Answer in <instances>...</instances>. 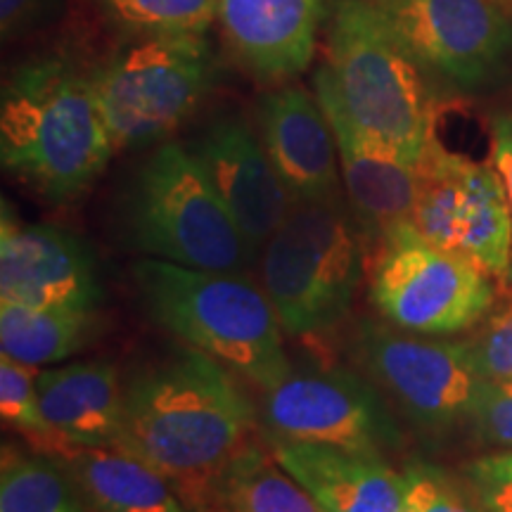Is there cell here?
Returning <instances> with one entry per match:
<instances>
[{
  "label": "cell",
  "instance_id": "cell-7",
  "mask_svg": "<svg viewBox=\"0 0 512 512\" xmlns=\"http://www.w3.org/2000/svg\"><path fill=\"white\" fill-rule=\"evenodd\" d=\"M370 302L396 330L451 337L482 323L496 290L475 261L425 240L406 221L377 240Z\"/></svg>",
  "mask_w": 512,
  "mask_h": 512
},
{
  "label": "cell",
  "instance_id": "cell-1",
  "mask_svg": "<svg viewBox=\"0 0 512 512\" xmlns=\"http://www.w3.org/2000/svg\"><path fill=\"white\" fill-rule=\"evenodd\" d=\"M256 415L238 375L183 347L124 384L121 451L155 467L181 501L202 508L211 479L245 441Z\"/></svg>",
  "mask_w": 512,
  "mask_h": 512
},
{
  "label": "cell",
  "instance_id": "cell-2",
  "mask_svg": "<svg viewBox=\"0 0 512 512\" xmlns=\"http://www.w3.org/2000/svg\"><path fill=\"white\" fill-rule=\"evenodd\" d=\"M114 152L91 76L62 60H38L5 81L0 159L38 195L74 200L91 188Z\"/></svg>",
  "mask_w": 512,
  "mask_h": 512
},
{
  "label": "cell",
  "instance_id": "cell-20",
  "mask_svg": "<svg viewBox=\"0 0 512 512\" xmlns=\"http://www.w3.org/2000/svg\"><path fill=\"white\" fill-rule=\"evenodd\" d=\"M200 512H323V508L275 460L271 446L249 439L211 479Z\"/></svg>",
  "mask_w": 512,
  "mask_h": 512
},
{
  "label": "cell",
  "instance_id": "cell-14",
  "mask_svg": "<svg viewBox=\"0 0 512 512\" xmlns=\"http://www.w3.org/2000/svg\"><path fill=\"white\" fill-rule=\"evenodd\" d=\"M197 157L252 254H261L292 207V195L275 171L264 143L249 131L245 121L219 119L204 131Z\"/></svg>",
  "mask_w": 512,
  "mask_h": 512
},
{
  "label": "cell",
  "instance_id": "cell-15",
  "mask_svg": "<svg viewBox=\"0 0 512 512\" xmlns=\"http://www.w3.org/2000/svg\"><path fill=\"white\" fill-rule=\"evenodd\" d=\"M261 143L292 202L339 192V155L332 126L316 95L283 86L259 105Z\"/></svg>",
  "mask_w": 512,
  "mask_h": 512
},
{
  "label": "cell",
  "instance_id": "cell-13",
  "mask_svg": "<svg viewBox=\"0 0 512 512\" xmlns=\"http://www.w3.org/2000/svg\"><path fill=\"white\" fill-rule=\"evenodd\" d=\"M316 98L335 133L339 171L347 188L349 207L361 223L368 245H377L387 230L411 221L418 164L408 162L392 147L368 136L349 117L325 67L316 74Z\"/></svg>",
  "mask_w": 512,
  "mask_h": 512
},
{
  "label": "cell",
  "instance_id": "cell-9",
  "mask_svg": "<svg viewBox=\"0 0 512 512\" xmlns=\"http://www.w3.org/2000/svg\"><path fill=\"white\" fill-rule=\"evenodd\" d=\"M356 354L370 380L425 437L465 422L484 382L467 342L411 335L389 323L363 320Z\"/></svg>",
  "mask_w": 512,
  "mask_h": 512
},
{
  "label": "cell",
  "instance_id": "cell-31",
  "mask_svg": "<svg viewBox=\"0 0 512 512\" xmlns=\"http://www.w3.org/2000/svg\"><path fill=\"white\" fill-rule=\"evenodd\" d=\"M491 159L503 178L512 207V110L496 114L491 121ZM508 280L512 283V266Z\"/></svg>",
  "mask_w": 512,
  "mask_h": 512
},
{
  "label": "cell",
  "instance_id": "cell-18",
  "mask_svg": "<svg viewBox=\"0 0 512 512\" xmlns=\"http://www.w3.org/2000/svg\"><path fill=\"white\" fill-rule=\"evenodd\" d=\"M38 401L67 448H117L124 425V384L110 361H74L38 370Z\"/></svg>",
  "mask_w": 512,
  "mask_h": 512
},
{
  "label": "cell",
  "instance_id": "cell-26",
  "mask_svg": "<svg viewBox=\"0 0 512 512\" xmlns=\"http://www.w3.org/2000/svg\"><path fill=\"white\" fill-rule=\"evenodd\" d=\"M408 486V512H491L472 486L448 475L444 467L413 460L403 467Z\"/></svg>",
  "mask_w": 512,
  "mask_h": 512
},
{
  "label": "cell",
  "instance_id": "cell-8",
  "mask_svg": "<svg viewBox=\"0 0 512 512\" xmlns=\"http://www.w3.org/2000/svg\"><path fill=\"white\" fill-rule=\"evenodd\" d=\"M114 150L155 143L195 112L211 83L202 34H157L91 76Z\"/></svg>",
  "mask_w": 512,
  "mask_h": 512
},
{
  "label": "cell",
  "instance_id": "cell-5",
  "mask_svg": "<svg viewBox=\"0 0 512 512\" xmlns=\"http://www.w3.org/2000/svg\"><path fill=\"white\" fill-rule=\"evenodd\" d=\"M366 247L361 223L339 192L292 202L259 254L261 287L287 335H320L347 318Z\"/></svg>",
  "mask_w": 512,
  "mask_h": 512
},
{
  "label": "cell",
  "instance_id": "cell-16",
  "mask_svg": "<svg viewBox=\"0 0 512 512\" xmlns=\"http://www.w3.org/2000/svg\"><path fill=\"white\" fill-rule=\"evenodd\" d=\"M266 444L323 512H408L406 477L387 458L299 441Z\"/></svg>",
  "mask_w": 512,
  "mask_h": 512
},
{
  "label": "cell",
  "instance_id": "cell-12",
  "mask_svg": "<svg viewBox=\"0 0 512 512\" xmlns=\"http://www.w3.org/2000/svg\"><path fill=\"white\" fill-rule=\"evenodd\" d=\"M102 280L91 247L53 223H22L3 202L0 302L98 311Z\"/></svg>",
  "mask_w": 512,
  "mask_h": 512
},
{
  "label": "cell",
  "instance_id": "cell-17",
  "mask_svg": "<svg viewBox=\"0 0 512 512\" xmlns=\"http://www.w3.org/2000/svg\"><path fill=\"white\" fill-rule=\"evenodd\" d=\"M230 50L261 79H287L309 67L325 0H219Z\"/></svg>",
  "mask_w": 512,
  "mask_h": 512
},
{
  "label": "cell",
  "instance_id": "cell-30",
  "mask_svg": "<svg viewBox=\"0 0 512 512\" xmlns=\"http://www.w3.org/2000/svg\"><path fill=\"white\" fill-rule=\"evenodd\" d=\"M48 5L50 0H0V31L5 41L34 29Z\"/></svg>",
  "mask_w": 512,
  "mask_h": 512
},
{
  "label": "cell",
  "instance_id": "cell-3",
  "mask_svg": "<svg viewBox=\"0 0 512 512\" xmlns=\"http://www.w3.org/2000/svg\"><path fill=\"white\" fill-rule=\"evenodd\" d=\"M133 278L159 328L240 380L268 392L294 370L271 299L242 271H202L143 256Z\"/></svg>",
  "mask_w": 512,
  "mask_h": 512
},
{
  "label": "cell",
  "instance_id": "cell-28",
  "mask_svg": "<svg viewBox=\"0 0 512 512\" xmlns=\"http://www.w3.org/2000/svg\"><path fill=\"white\" fill-rule=\"evenodd\" d=\"M467 344L484 380L512 377V304L486 320L484 328L467 339Z\"/></svg>",
  "mask_w": 512,
  "mask_h": 512
},
{
  "label": "cell",
  "instance_id": "cell-23",
  "mask_svg": "<svg viewBox=\"0 0 512 512\" xmlns=\"http://www.w3.org/2000/svg\"><path fill=\"white\" fill-rule=\"evenodd\" d=\"M0 512H88V505L57 460L5 448Z\"/></svg>",
  "mask_w": 512,
  "mask_h": 512
},
{
  "label": "cell",
  "instance_id": "cell-22",
  "mask_svg": "<svg viewBox=\"0 0 512 512\" xmlns=\"http://www.w3.org/2000/svg\"><path fill=\"white\" fill-rule=\"evenodd\" d=\"M100 330L98 311L41 309L0 302V354L41 370L67 361Z\"/></svg>",
  "mask_w": 512,
  "mask_h": 512
},
{
  "label": "cell",
  "instance_id": "cell-10",
  "mask_svg": "<svg viewBox=\"0 0 512 512\" xmlns=\"http://www.w3.org/2000/svg\"><path fill=\"white\" fill-rule=\"evenodd\" d=\"M266 439L323 444L387 458L406 446L382 389L354 370L294 368L264 392Z\"/></svg>",
  "mask_w": 512,
  "mask_h": 512
},
{
  "label": "cell",
  "instance_id": "cell-19",
  "mask_svg": "<svg viewBox=\"0 0 512 512\" xmlns=\"http://www.w3.org/2000/svg\"><path fill=\"white\" fill-rule=\"evenodd\" d=\"M53 460L91 512H188L169 479L121 448H69Z\"/></svg>",
  "mask_w": 512,
  "mask_h": 512
},
{
  "label": "cell",
  "instance_id": "cell-11",
  "mask_svg": "<svg viewBox=\"0 0 512 512\" xmlns=\"http://www.w3.org/2000/svg\"><path fill=\"white\" fill-rule=\"evenodd\" d=\"M382 10L422 67L458 86L489 81L512 48L501 0H396Z\"/></svg>",
  "mask_w": 512,
  "mask_h": 512
},
{
  "label": "cell",
  "instance_id": "cell-25",
  "mask_svg": "<svg viewBox=\"0 0 512 512\" xmlns=\"http://www.w3.org/2000/svg\"><path fill=\"white\" fill-rule=\"evenodd\" d=\"M36 375V368L0 356V413H3L5 425L29 439L43 456L60 458L69 448L55 437L43 418Z\"/></svg>",
  "mask_w": 512,
  "mask_h": 512
},
{
  "label": "cell",
  "instance_id": "cell-27",
  "mask_svg": "<svg viewBox=\"0 0 512 512\" xmlns=\"http://www.w3.org/2000/svg\"><path fill=\"white\" fill-rule=\"evenodd\" d=\"M465 422L477 444L512 451V377L484 380Z\"/></svg>",
  "mask_w": 512,
  "mask_h": 512
},
{
  "label": "cell",
  "instance_id": "cell-4",
  "mask_svg": "<svg viewBox=\"0 0 512 512\" xmlns=\"http://www.w3.org/2000/svg\"><path fill=\"white\" fill-rule=\"evenodd\" d=\"M422 64L387 12L368 0H337L328 19L332 86L368 136L418 164L434 136V102Z\"/></svg>",
  "mask_w": 512,
  "mask_h": 512
},
{
  "label": "cell",
  "instance_id": "cell-6",
  "mask_svg": "<svg viewBox=\"0 0 512 512\" xmlns=\"http://www.w3.org/2000/svg\"><path fill=\"white\" fill-rule=\"evenodd\" d=\"M126 235L145 259L242 271L254 259L197 152L166 143L140 166L126 200Z\"/></svg>",
  "mask_w": 512,
  "mask_h": 512
},
{
  "label": "cell",
  "instance_id": "cell-24",
  "mask_svg": "<svg viewBox=\"0 0 512 512\" xmlns=\"http://www.w3.org/2000/svg\"><path fill=\"white\" fill-rule=\"evenodd\" d=\"M114 22L138 34H204L219 0H100Z\"/></svg>",
  "mask_w": 512,
  "mask_h": 512
},
{
  "label": "cell",
  "instance_id": "cell-29",
  "mask_svg": "<svg viewBox=\"0 0 512 512\" xmlns=\"http://www.w3.org/2000/svg\"><path fill=\"white\" fill-rule=\"evenodd\" d=\"M465 482L491 512H512V451H494L463 467Z\"/></svg>",
  "mask_w": 512,
  "mask_h": 512
},
{
  "label": "cell",
  "instance_id": "cell-32",
  "mask_svg": "<svg viewBox=\"0 0 512 512\" xmlns=\"http://www.w3.org/2000/svg\"><path fill=\"white\" fill-rule=\"evenodd\" d=\"M368 3L377 5V8H389V5H394L396 0H368Z\"/></svg>",
  "mask_w": 512,
  "mask_h": 512
},
{
  "label": "cell",
  "instance_id": "cell-21",
  "mask_svg": "<svg viewBox=\"0 0 512 512\" xmlns=\"http://www.w3.org/2000/svg\"><path fill=\"white\" fill-rule=\"evenodd\" d=\"M458 254L472 259L491 278L508 280L512 266V207L496 166L463 162Z\"/></svg>",
  "mask_w": 512,
  "mask_h": 512
}]
</instances>
